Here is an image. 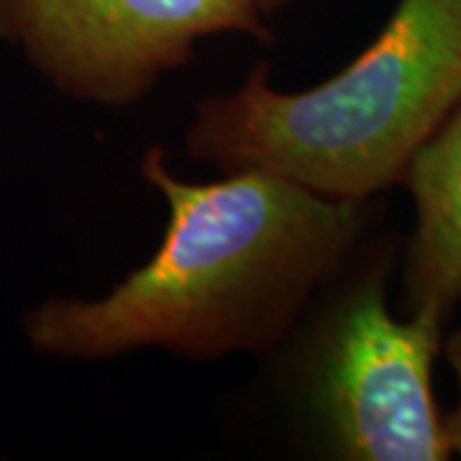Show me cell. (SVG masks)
<instances>
[{
    "label": "cell",
    "mask_w": 461,
    "mask_h": 461,
    "mask_svg": "<svg viewBox=\"0 0 461 461\" xmlns=\"http://www.w3.org/2000/svg\"><path fill=\"white\" fill-rule=\"evenodd\" d=\"M269 41L259 0H0V39L69 98L131 105L203 39Z\"/></svg>",
    "instance_id": "cell-4"
},
{
    "label": "cell",
    "mask_w": 461,
    "mask_h": 461,
    "mask_svg": "<svg viewBox=\"0 0 461 461\" xmlns=\"http://www.w3.org/2000/svg\"><path fill=\"white\" fill-rule=\"evenodd\" d=\"M461 105V0H397L348 65L282 93L257 65L200 100L187 151L223 172L269 169L330 198L369 200L402 180L411 157Z\"/></svg>",
    "instance_id": "cell-2"
},
{
    "label": "cell",
    "mask_w": 461,
    "mask_h": 461,
    "mask_svg": "<svg viewBox=\"0 0 461 461\" xmlns=\"http://www.w3.org/2000/svg\"><path fill=\"white\" fill-rule=\"evenodd\" d=\"M446 315H393L384 280H364L333 315L313 369V408L329 446L348 461H446L433 362Z\"/></svg>",
    "instance_id": "cell-3"
},
{
    "label": "cell",
    "mask_w": 461,
    "mask_h": 461,
    "mask_svg": "<svg viewBox=\"0 0 461 461\" xmlns=\"http://www.w3.org/2000/svg\"><path fill=\"white\" fill-rule=\"evenodd\" d=\"M169 221L154 257L98 300L54 297L23 315L36 354L98 362L162 348L193 362L267 351L293 329L364 229L366 200L330 198L269 169L177 177L141 159Z\"/></svg>",
    "instance_id": "cell-1"
},
{
    "label": "cell",
    "mask_w": 461,
    "mask_h": 461,
    "mask_svg": "<svg viewBox=\"0 0 461 461\" xmlns=\"http://www.w3.org/2000/svg\"><path fill=\"white\" fill-rule=\"evenodd\" d=\"M415 230L405 259V303L441 315L461 303V105L405 167Z\"/></svg>",
    "instance_id": "cell-5"
},
{
    "label": "cell",
    "mask_w": 461,
    "mask_h": 461,
    "mask_svg": "<svg viewBox=\"0 0 461 461\" xmlns=\"http://www.w3.org/2000/svg\"><path fill=\"white\" fill-rule=\"evenodd\" d=\"M290 0H259V5H262V11L269 16V14H275V11H280L282 5H287Z\"/></svg>",
    "instance_id": "cell-7"
},
{
    "label": "cell",
    "mask_w": 461,
    "mask_h": 461,
    "mask_svg": "<svg viewBox=\"0 0 461 461\" xmlns=\"http://www.w3.org/2000/svg\"><path fill=\"white\" fill-rule=\"evenodd\" d=\"M444 357L446 362H448V366L454 369L456 387H459V400H456L454 411L448 412V415H444V430L451 454L461 459V329L454 330V333L444 341Z\"/></svg>",
    "instance_id": "cell-6"
}]
</instances>
